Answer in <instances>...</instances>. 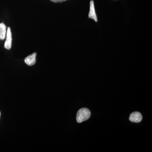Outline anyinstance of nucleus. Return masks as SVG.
<instances>
[{"instance_id": "5", "label": "nucleus", "mask_w": 152, "mask_h": 152, "mask_svg": "<svg viewBox=\"0 0 152 152\" xmlns=\"http://www.w3.org/2000/svg\"><path fill=\"white\" fill-rule=\"evenodd\" d=\"M37 53H34L25 59V62L28 66H32L35 64Z\"/></svg>"}, {"instance_id": "4", "label": "nucleus", "mask_w": 152, "mask_h": 152, "mask_svg": "<svg viewBox=\"0 0 152 152\" xmlns=\"http://www.w3.org/2000/svg\"><path fill=\"white\" fill-rule=\"evenodd\" d=\"M88 17L94 20L95 22H97L98 21L96 15L94 1L93 0H91L90 2V9Z\"/></svg>"}, {"instance_id": "8", "label": "nucleus", "mask_w": 152, "mask_h": 152, "mask_svg": "<svg viewBox=\"0 0 152 152\" xmlns=\"http://www.w3.org/2000/svg\"><path fill=\"white\" fill-rule=\"evenodd\" d=\"M0 116H1V112H0Z\"/></svg>"}, {"instance_id": "3", "label": "nucleus", "mask_w": 152, "mask_h": 152, "mask_svg": "<svg viewBox=\"0 0 152 152\" xmlns=\"http://www.w3.org/2000/svg\"><path fill=\"white\" fill-rule=\"evenodd\" d=\"M129 119L132 122L138 123L141 121L142 116L140 113L138 112H135L130 114Z\"/></svg>"}, {"instance_id": "6", "label": "nucleus", "mask_w": 152, "mask_h": 152, "mask_svg": "<svg viewBox=\"0 0 152 152\" xmlns=\"http://www.w3.org/2000/svg\"><path fill=\"white\" fill-rule=\"evenodd\" d=\"M7 27L4 23H0V39H4L7 34Z\"/></svg>"}, {"instance_id": "7", "label": "nucleus", "mask_w": 152, "mask_h": 152, "mask_svg": "<svg viewBox=\"0 0 152 152\" xmlns=\"http://www.w3.org/2000/svg\"><path fill=\"white\" fill-rule=\"evenodd\" d=\"M51 1L54 3H61L67 0H50Z\"/></svg>"}, {"instance_id": "2", "label": "nucleus", "mask_w": 152, "mask_h": 152, "mask_svg": "<svg viewBox=\"0 0 152 152\" xmlns=\"http://www.w3.org/2000/svg\"><path fill=\"white\" fill-rule=\"evenodd\" d=\"M6 40L4 44L5 48L8 50H10L12 48V34L10 27H8L6 34Z\"/></svg>"}, {"instance_id": "1", "label": "nucleus", "mask_w": 152, "mask_h": 152, "mask_svg": "<svg viewBox=\"0 0 152 152\" xmlns=\"http://www.w3.org/2000/svg\"><path fill=\"white\" fill-rule=\"evenodd\" d=\"M91 113L90 110L86 108H83L79 110L77 114L76 120L78 123L87 121L90 118Z\"/></svg>"}]
</instances>
